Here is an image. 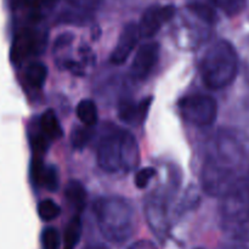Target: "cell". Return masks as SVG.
<instances>
[{
	"instance_id": "obj_21",
	"label": "cell",
	"mask_w": 249,
	"mask_h": 249,
	"mask_svg": "<svg viewBox=\"0 0 249 249\" xmlns=\"http://www.w3.org/2000/svg\"><path fill=\"white\" fill-rule=\"evenodd\" d=\"M214 2L229 17L237 16L247 6V0H214Z\"/></svg>"
},
{
	"instance_id": "obj_19",
	"label": "cell",
	"mask_w": 249,
	"mask_h": 249,
	"mask_svg": "<svg viewBox=\"0 0 249 249\" xmlns=\"http://www.w3.org/2000/svg\"><path fill=\"white\" fill-rule=\"evenodd\" d=\"M61 214V208L53 199H43L38 204V215L43 221H53Z\"/></svg>"
},
{
	"instance_id": "obj_25",
	"label": "cell",
	"mask_w": 249,
	"mask_h": 249,
	"mask_svg": "<svg viewBox=\"0 0 249 249\" xmlns=\"http://www.w3.org/2000/svg\"><path fill=\"white\" fill-rule=\"evenodd\" d=\"M73 6L80 10H94L100 5L101 0H68Z\"/></svg>"
},
{
	"instance_id": "obj_13",
	"label": "cell",
	"mask_w": 249,
	"mask_h": 249,
	"mask_svg": "<svg viewBox=\"0 0 249 249\" xmlns=\"http://www.w3.org/2000/svg\"><path fill=\"white\" fill-rule=\"evenodd\" d=\"M186 7L206 24L213 26L218 22V7L214 0H186Z\"/></svg>"
},
{
	"instance_id": "obj_4",
	"label": "cell",
	"mask_w": 249,
	"mask_h": 249,
	"mask_svg": "<svg viewBox=\"0 0 249 249\" xmlns=\"http://www.w3.org/2000/svg\"><path fill=\"white\" fill-rule=\"evenodd\" d=\"M220 215L224 230L229 235L249 241V187L245 179L223 197Z\"/></svg>"
},
{
	"instance_id": "obj_30",
	"label": "cell",
	"mask_w": 249,
	"mask_h": 249,
	"mask_svg": "<svg viewBox=\"0 0 249 249\" xmlns=\"http://www.w3.org/2000/svg\"><path fill=\"white\" fill-rule=\"evenodd\" d=\"M66 249H72V248H66Z\"/></svg>"
},
{
	"instance_id": "obj_10",
	"label": "cell",
	"mask_w": 249,
	"mask_h": 249,
	"mask_svg": "<svg viewBox=\"0 0 249 249\" xmlns=\"http://www.w3.org/2000/svg\"><path fill=\"white\" fill-rule=\"evenodd\" d=\"M31 181L36 187H44L48 191H56L60 184V175L55 165H45L40 156H34L31 162Z\"/></svg>"
},
{
	"instance_id": "obj_6",
	"label": "cell",
	"mask_w": 249,
	"mask_h": 249,
	"mask_svg": "<svg viewBox=\"0 0 249 249\" xmlns=\"http://www.w3.org/2000/svg\"><path fill=\"white\" fill-rule=\"evenodd\" d=\"M46 45V33L41 28L26 26L18 29L12 41L10 57L15 65H21L31 56L43 53Z\"/></svg>"
},
{
	"instance_id": "obj_9",
	"label": "cell",
	"mask_w": 249,
	"mask_h": 249,
	"mask_svg": "<svg viewBox=\"0 0 249 249\" xmlns=\"http://www.w3.org/2000/svg\"><path fill=\"white\" fill-rule=\"evenodd\" d=\"M140 32H139V26L135 22H129L122 29L119 34L118 41L109 56V61L113 65H122L128 60L130 53L135 49L139 39H140Z\"/></svg>"
},
{
	"instance_id": "obj_12",
	"label": "cell",
	"mask_w": 249,
	"mask_h": 249,
	"mask_svg": "<svg viewBox=\"0 0 249 249\" xmlns=\"http://www.w3.org/2000/svg\"><path fill=\"white\" fill-rule=\"evenodd\" d=\"M146 218L151 230L160 241L164 240L169 231L167 211L164 202L160 198H152L146 203Z\"/></svg>"
},
{
	"instance_id": "obj_17",
	"label": "cell",
	"mask_w": 249,
	"mask_h": 249,
	"mask_svg": "<svg viewBox=\"0 0 249 249\" xmlns=\"http://www.w3.org/2000/svg\"><path fill=\"white\" fill-rule=\"evenodd\" d=\"M77 116L85 126H94L97 123V106L92 100L85 99L78 104Z\"/></svg>"
},
{
	"instance_id": "obj_11",
	"label": "cell",
	"mask_w": 249,
	"mask_h": 249,
	"mask_svg": "<svg viewBox=\"0 0 249 249\" xmlns=\"http://www.w3.org/2000/svg\"><path fill=\"white\" fill-rule=\"evenodd\" d=\"M152 96L136 102L131 99H123L118 104V117L126 124L140 125L145 122L152 104Z\"/></svg>"
},
{
	"instance_id": "obj_23",
	"label": "cell",
	"mask_w": 249,
	"mask_h": 249,
	"mask_svg": "<svg viewBox=\"0 0 249 249\" xmlns=\"http://www.w3.org/2000/svg\"><path fill=\"white\" fill-rule=\"evenodd\" d=\"M29 143H31V147L34 156H40L41 157L43 153H45L48 151L50 140L41 131H39V133L31 134V136H29Z\"/></svg>"
},
{
	"instance_id": "obj_18",
	"label": "cell",
	"mask_w": 249,
	"mask_h": 249,
	"mask_svg": "<svg viewBox=\"0 0 249 249\" xmlns=\"http://www.w3.org/2000/svg\"><path fill=\"white\" fill-rule=\"evenodd\" d=\"M82 231H83V225H82V219H80L79 214L73 216L70 220V223L67 224L65 230V243L66 248H74L75 246L79 243L80 237H82Z\"/></svg>"
},
{
	"instance_id": "obj_22",
	"label": "cell",
	"mask_w": 249,
	"mask_h": 249,
	"mask_svg": "<svg viewBox=\"0 0 249 249\" xmlns=\"http://www.w3.org/2000/svg\"><path fill=\"white\" fill-rule=\"evenodd\" d=\"M40 242L44 249H58L61 245V237L57 229L53 226L44 229L40 236Z\"/></svg>"
},
{
	"instance_id": "obj_26",
	"label": "cell",
	"mask_w": 249,
	"mask_h": 249,
	"mask_svg": "<svg viewBox=\"0 0 249 249\" xmlns=\"http://www.w3.org/2000/svg\"><path fill=\"white\" fill-rule=\"evenodd\" d=\"M128 249H158L157 246L148 240H140L134 242Z\"/></svg>"
},
{
	"instance_id": "obj_16",
	"label": "cell",
	"mask_w": 249,
	"mask_h": 249,
	"mask_svg": "<svg viewBox=\"0 0 249 249\" xmlns=\"http://www.w3.org/2000/svg\"><path fill=\"white\" fill-rule=\"evenodd\" d=\"M65 196L67 201L77 209L78 213L85 208L87 204V191L82 182L77 180H71L65 189Z\"/></svg>"
},
{
	"instance_id": "obj_29",
	"label": "cell",
	"mask_w": 249,
	"mask_h": 249,
	"mask_svg": "<svg viewBox=\"0 0 249 249\" xmlns=\"http://www.w3.org/2000/svg\"><path fill=\"white\" fill-rule=\"evenodd\" d=\"M245 180H246V182H247V185H248V187H249V174H248L247 178H245Z\"/></svg>"
},
{
	"instance_id": "obj_31",
	"label": "cell",
	"mask_w": 249,
	"mask_h": 249,
	"mask_svg": "<svg viewBox=\"0 0 249 249\" xmlns=\"http://www.w3.org/2000/svg\"><path fill=\"white\" fill-rule=\"evenodd\" d=\"M198 249H201V248H198Z\"/></svg>"
},
{
	"instance_id": "obj_3",
	"label": "cell",
	"mask_w": 249,
	"mask_h": 249,
	"mask_svg": "<svg viewBox=\"0 0 249 249\" xmlns=\"http://www.w3.org/2000/svg\"><path fill=\"white\" fill-rule=\"evenodd\" d=\"M238 73V55L228 40L215 41L202 57L201 74L204 85L212 90H221L232 84Z\"/></svg>"
},
{
	"instance_id": "obj_5",
	"label": "cell",
	"mask_w": 249,
	"mask_h": 249,
	"mask_svg": "<svg viewBox=\"0 0 249 249\" xmlns=\"http://www.w3.org/2000/svg\"><path fill=\"white\" fill-rule=\"evenodd\" d=\"M182 117L196 126H209L218 117V102L211 95L192 94L180 100Z\"/></svg>"
},
{
	"instance_id": "obj_24",
	"label": "cell",
	"mask_w": 249,
	"mask_h": 249,
	"mask_svg": "<svg viewBox=\"0 0 249 249\" xmlns=\"http://www.w3.org/2000/svg\"><path fill=\"white\" fill-rule=\"evenodd\" d=\"M156 175V170L153 168L147 167L139 170L135 175V185L138 189H145L150 180Z\"/></svg>"
},
{
	"instance_id": "obj_27",
	"label": "cell",
	"mask_w": 249,
	"mask_h": 249,
	"mask_svg": "<svg viewBox=\"0 0 249 249\" xmlns=\"http://www.w3.org/2000/svg\"><path fill=\"white\" fill-rule=\"evenodd\" d=\"M85 249H109V248H107L106 246L104 245H94V246H89V247Z\"/></svg>"
},
{
	"instance_id": "obj_7",
	"label": "cell",
	"mask_w": 249,
	"mask_h": 249,
	"mask_svg": "<svg viewBox=\"0 0 249 249\" xmlns=\"http://www.w3.org/2000/svg\"><path fill=\"white\" fill-rule=\"evenodd\" d=\"M160 48L157 41H150L141 45L136 51V55L131 63V77L136 80H145L146 78L150 77L160 60Z\"/></svg>"
},
{
	"instance_id": "obj_15",
	"label": "cell",
	"mask_w": 249,
	"mask_h": 249,
	"mask_svg": "<svg viewBox=\"0 0 249 249\" xmlns=\"http://www.w3.org/2000/svg\"><path fill=\"white\" fill-rule=\"evenodd\" d=\"M48 77V67L40 61H32L24 71V79L27 84L34 89H40Z\"/></svg>"
},
{
	"instance_id": "obj_28",
	"label": "cell",
	"mask_w": 249,
	"mask_h": 249,
	"mask_svg": "<svg viewBox=\"0 0 249 249\" xmlns=\"http://www.w3.org/2000/svg\"><path fill=\"white\" fill-rule=\"evenodd\" d=\"M226 249H247V248L242 247V246H232V247H229V248H226Z\"/></svg>"
},
{
	"instance_id": "obj_20",
	"label": "cell",
	"mask_w": 249,
	"mask_h": 249,
	"mask_svg": "<svg viewBox=\"0 0 249 249\" xmlns=\"http://www.w3.org/2000/svg\"><path fill=\"white\" fill-rule=\"evenodd\" d=\"M92 138V130L90 126H77L71 133V143L75 150L87 147Z\"/></svg>"
},
{
	"instance_id": "obj_2",
	"label": "cell",
	"mask_w": 249,
	"mask_h": 249,
	"mask_svg": "<svg viewBox=\"0 0 249 249\" xmlns=\"http://www.w3.org/2000/svg\"><path fill=\"white\" fill-rule=\"evenodd\" d=\"M96 160L104 172H131L140 163L138 140L130 131L114 128L100 140Z\"/></svg>"
},
{
	"instance_id": "obj_1",
	"label": "cell",
	"mask_w": 249,
	"mask_h": 249,
	"mask_svg": "<svg viewBox=\"0 0 249 249\" xmlns=\"http://www.w3.org/2000/svg\"><path fill=\"white\" fill-rule=\"evenodd\" d=\"M94 214L100 232L108 242L121 245L135 233L138 225L135 209L124 197H101L94 203Z\"/></svg>"
},
{
	"instance_id": "obj_8",
	"label": "cell",
	"mask_w": 249,
	"mask_h": 249,
	"mask_svg": "<svg viewBox=\"0 0 249 249\" xmlns=\"http://www.w3.org/2000/svg\"><path fill=\"white\" fill-rule=\"evenodd\" d=\"M175 6L167 5V6H158L153 5L150 6L142 14L139 26L140 36L143 38H152L160 32V27L175 16Z\"/></svg>"
},
{
	"instance_id": "obj_14",
	"label": "cell",
	"mask_w": 249,
	"mask_h": 249,
	"mask_svg": "<svg viewBox=\"0 0 249 249\" xmlns=\"http://www.w3.org/2000/svg\"><path fill=\"white\" fill-rule=\"evenodd\" d=\"M39 128H40L41 133L50 141L58 140L63 135L62 126L53 109H46L41 114L40 119H39Z\"/></svg>"
}]
</instances>
